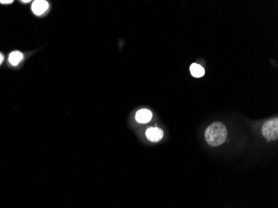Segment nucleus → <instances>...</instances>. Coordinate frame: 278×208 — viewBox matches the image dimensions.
<instances>
[{"label":"nucleus","instance_id":"obj_1","mask_svg":"<svg viewBox=\"0 0 278 208\" xmlns=\"http://www.w3.org/2000/svg\"><path fill=\"white\" fill-rule=\"evenodd\" d=\"M227 127L220 122H215L211 124L205 132L206 141L212 146H220L227 140Z\"/></svg>","mask_w":278,"mask_h":208},{"label":"nucleus","instance_id":"obj_2","mask_svg":"<svg viewBox=\"0 0 278 208\" xmlns=\"http://www.w3.org/2000/svg\"><path fill=\"white\" fill-rule=\"evenodd\" d=\"M262 134L268 141H275L278 138V119L274 118L264 123L262 126Z\"/></svg>","mask_w":278,"mask_h":208},{"label":"nucleus","instance_id":"obj_3","mask_svg":"<svg viewBox=\"0 0 278 208\" xmlns=\"http://www.w3.org/2000/svg\"><path fill=\"white\" fill-rule=\"evenodd\" d=\"M146 136L151 142H159L163 137V132L158 127H150L147 130Z\"/></svg>","mask_w":278,"mask_h":208},{"label":"nucleus","instance_id":"obj_4","mask_svg":"<svg viewBox=\"0 0 278 208\" xmlns=\"http://www.w3.org/2000/svg\"><path fill=\"white\" fill-rule=\"evenodd\" d=\"M48 9V3L43 0H36L33 3L32 10L36 15H42Z\"/></svg>","mask_w":278,"mask_h":208},{"label":"nucleus","instance_id":"obj_5","mask_svg":"<svg viewBox=\"0 0 278 208\" xmlns=\"http://www.w3.org/2000/svg\"><path fill=\"white\" fill-rule=\"evenodd\" d=\"M136 120L139 124H147L153 118V113L150 110L141 109L136 113Z\"/></svg>","mask_w":278,"mask_h":208},{"label":"nucleus","instance_id":"obj_6","mask_svg":"<svg viewBox=\"0 0 278 208\" xmlns=\"http://www.w3.org/2000/svg\"><path fill=\"white\" fill-rule=\"evenodd\" d=\"M190 71L192 75L195 78H201L204 75L205 73L204 68H202L201 65L197 64V63L191 65Z\"/></svg>","mask_w":278,"mask_h":208},{"label":"nucleus","instance_id":"obj_7","mask_svg":"<svg viewBox=\"0 0 278 208\" xmlns=\"http://www.w3.org/2000/svg\"><path fill=\"white\" fill-rule=\"evenodd\" d=\"M22 59H23V54L20 53V51H15L9 54V62L14 66L19 64Z\"/></svg>","mask_w":278,"mask_h":208},{"label":"nucleus","instance_id":"obj_8","mask_svg":"<svg viewBox=\"0 0 278 208\" xmlns=\"http://www.w3.org/2000/svg\"><path fill=\"white\" fill-rule=\"evenodd\" d=\"M1 3H13V0H1L0 1Z\"/></svg>","mask_w":278,"mask_h":208},{"label":"nucleus","instance_id":"obj_9","mask_svg":"<svg viewBox=\"0 0 278 208\" xmlns=\"http://www.w3.org/2000/svg\"><path fill=\"white\" fill-rule=\"evenodd\" d=\"M3 54H1V53H0V64H1L2 62H3Z\"/></svg>","mask_w":278,"mask_h":208},{"label":"nucleus","instance_id":"obj_10","mask_svg":"<svg viewBox=\"0 0 278 208\" xmlns=\"http://www.w3.org/2000/svg\"><path fill=\"white\" fill-rule=\"evenodd\" d=\"M22 2H23V3H29V2H30V1H29V0H28V1H22Z\"/></svg>","mask_w":278,"mask_h":208}]
</instances>
